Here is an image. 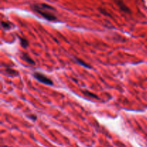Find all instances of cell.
Wrapping results in <instances>:
<instances>
[{
	"instance_id": "obj_5",
	"label": "cell",
	"mask_w": 147,
	"mask_h": 147,
	"mask_svg": "<svg viewBox=\"0 0 147 147\" xmlns=\"http://www.w3.org/2000/svg\"><path fill=\"white\" fill-rule=\"evenodd\" d=\"M5 71L7 73V74L9 75L11 77H14V76H17L18 75V73L17 71H15L13 69L10 68V67H7V68H5Z\"/></svg>"
},
{
	"instance_id": "obj_6",
	"label": "cell",
	"mask_w": 147,
	"mask_h": 147,
	"mask_svg": "<svg viewBox=\"0 0 147 147\" xmlns=\"http://www.w3.org/2000/svg\"><path fill=\"white\" fill-rule=\"evenodd\" d=\"M1 26L4 29H6V30H9L11 27V24L10 23L7 22H1Z\"/></svg>"
},
{
	"instance_id": "obj_4",
	"label": "cell",
	"mask_w": 147,
	"mask_h": 147,
	"mask_svg": "<svg viewBox=\"0 0 147 147\" xmlns=\"http://www.w3.org/2000/svg\"><path fill=\"white\" fill-rule=\"evenodd\" d=\"M22 60H24V61L27 62V63H29V64H30V65L35 64V63H34V62L33 61L31 58H30V56H29L28 55L25 54V53H23L22 55Z\"/></svg>"
},
{
	"instance_id": "obj_2",
	"label": "cell",
	"mask_w": 147,
	"mask_h": 147,
	"mask_svg": "<svg viewBox=\"0 0 147 147\" xmlns=\"http://www.w3.org/2000/svg\"><path fill=\"white\" fill-rule=\"evenodd\" d=\"M34 77L37 79L38 81H40V83H43V84L48 85V86H53V82L51 79H50L49 78H47V76H45V75H43L42 73H34Z\"/></svg>"
},
{
	"instance_id": "obj_8",
	"label": "cell",
	"mask_w": 147,
	"mask_h": 147,
	"mask_svg": "<svg viewBox=\"0 0 147 147\" xmlns=\"http://www.w3.org/2000/svg\"><path fill=\"white\" fill-rule=\"evenodd\" d=\"M76 62H77L78 63H79V64H80V65H81L83 66V67H87V68H90V66H89L87 64V63H85V62H83V60H79V59H77V58L76 59Z\"/></svg>"
},
{
	"instance_id": "obj_3",
	"label": "cell",
	"mask_w": 147,
	"mask_h": 147,
	"mask_svg": "<svg viewBox=\"0 0 147 147\" xmlns=\"http://www.w3.org/2000/svg\"><path fill=\"white\" fill-rule=\"evenodd\" d=\"M116 4H117V5L119 7V8H120L122 11H125V12L130 13L129 9L126 7V5H125L124 3H123L121 0H116Z\"/></svg>"
},
{
	"instance_id": "obj_9",
	"label": "cell",
	"mask_w": 147,
	"mask_h": 147,
	"mask_svg": "<svg viewBox=\"0 0 147 147\" xmlns=\"http://www.w3.org/2000/svg\"><path fill=\"white\" fill-rule=\"evenodd\" d=\"M83 93H84L85 94L87 95V96H90V97H92V98H98L97 96H96V95L93 94V93H89V92L87 91V90H86V91H83Z\"/></svg>"
},
{
	"instance_id": "obj_10",
	"label": "cell",
	"mask_w": 147,
	"mask_h": 147,
	"mask_svg": "<svg viewBox=\"0 0 147 147\" xmlns=\"http://www.w3.org/2000/svg\"><path fill=\"white\" fill-rule=\"evenodd\" d=\"M29 117H30V119H32L33 121H35L36 119H37V116H36L35 115H31V116H30Z\"/></svg>"
},
{
	"instance_id": "obj_1",
	"label": "cell",
	"mask_w": 147,
	"mask_h": 147,
	"mask_svg": "<svg viewBox=\"0 0 147 147\" xmlns=\"http://www.w3.org/2000/svg\"><path fill=\"white\" fill-rule=\"evenodd\" d=\"M32 8L35 12L49 21L57 20V16L55 14L56 9L49 4H44V3L35 4L32 6Z\"/></svg>"
},
{
	"instance_id": "obj_7",
	"label": "cell",
	"mask_w": 147,
	"mask_h": 147,
	"mask_svg": "<svg viewBox=\"0 0 147 147\" xmlns=\"http://www.w3.org/2000/svg\"><path fill=\"white\" fill-rule=\"evenodd\" d=\"M20 42H21L22 47H24V48H27V46H28V42L27 41V40L23 38H20Z\"/></svg>"
}]
</instances>
